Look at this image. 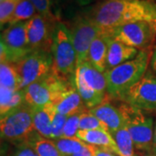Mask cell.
<instances>
[{"label": "cell", "mask_w": 156, "mask_h": 156, "mask_svg": "<svg viewBox=\"0 0 156 156\" xmlns=\"http://www.w3.org/2000/svg\"><path fill=\"white\" fill-rule=\"evenodd\" d=\"M87 17L101 32L129 23L152 22L156 18V3L151 0H103Z\"/></svg>", "instance_id": "cell-1"}, {"label": "cell", "mask_w": 156, "mask_h": 156, "mask_svg": "<svg viewBox=\"0 0 156 156\" xmlns=\"http://www.w3.org/2000/svg\"><path fill=\"white\" fill-rule=\"evenodd\" d=\"M150 57L149 50H140L134 59L107 70L104 73L107 94L121 100L128 89L144 76L147 71Z\"/></svg>", "instance_id": "cell-2"}, {"label": "cell", "mask_w": 156, "mask_h": 156, "mask_svg": "<svg viewBox=\"0 0 156 156\" xmlns=\"http://www.w3.org/2000/svg\"><path fill=\"white\" fill-rule=\"evenodd\" d=\"M0 130L2 139L18 146L29 144L38 134L34 128L33 108L23 102L21 106L1 116Z\"/></svg>", "instance_id": "cell-3"}, {"label": "cell", "mask_w": 156, "mask_h": 156, "mask_svg": "<svg viewBox=\"0 0 156 156\" xmlns=\"http://www.w3.org/2000/svg\"><path fill=\"white\" fill-rule=\"evenodd\" d=\"M51 54L53 70L64 79H71L76 69V54L69 29L62 23H56L52 31Z\"/></svg>", "instance_id": "cell-4"}, {"label": "cell", "mask_w": 156, "mask_h": 156, "mask_svg": "<svg viewBox=\"0 0 156 156\" xmlns=\"http://www.w3.org/2000/svg\"><path fill=\"white\" fill-rule=\"evenodd\" d=\"M73 78L61 77L52 69L48 75L22 89L24 103L32 108L54 104L67 89Z\"/></svg>", "instance_id": "cell-5"}, {"label": "cell", "mask_w": 156, "mask_h": 156, "mask_svg": "<svg viewBox=\"0 0 156 156\" xmlns=\"http://www.w3.org/2000/svg\"><path fill=\"white\" fill-rule=\"evenodd\" d=\"M124 119L125 127L132 137L135 148L140 151L154 149V119L143 110L123 102L118 107Z\"/></svg>", "instance_id": "cell-6"}, {"label": "cell", "mask_w": 156, "mask_h": 156, "mask_svg": "<svg viewBox=\"0 0 156 156\" xmlns=\"http://www.w3.org/2000/svg\"><path fill=\"white\" fill-rule=\"evenodd\" d=\"M101 34L138 50H150L156 41L151 23L146 21L126 23Z\"/></svg>", "instance_id": "cell-7"}, {"label": "cell", "mask_w": 156, "mask_h": 156, "mask_svg": "<svg viewBox=\"0 0 156 156\" xmlns=\"http://www.w3.org/2000/svg\"><path fill=\"white\" fill-rule=\"evenodd\" d=\"M14 65L20 78L19 89L22 90L52 70L53 57L50 51L32 50Z\"/></svg>", "instance_id": "cell-8"}, {"label": "cell", "mask_w": 156, "mask_h": 156, "mask_svg": "<svg viewBox=\"0 0 156 156\" xmlns=\"http://www.w3.org/2000/svg\"><path fill=\"white\" fill-rule=\"evenodd\" d=\"M30 51L27 40L26 22L11 25L2 32L0 44L1 62L14 64Z\"/></svg>", "instance_id": "cell-9"}, {"label": "cell", "mask_w": 156, "mask_h": 156, "mask_svg": "<svg viewBox=\"0 0 156 156\" xmlns=\"http://www.w3.org/2000/svg\"><path fill=\"white\" fill-rule=\"evenodd\" d=\"M140 110H156V76L147 70L138 83L132 86L121 99Z\"/></svg>", "instance_id": "cell-10"}, {"label": "cell", "mask_w": 156, "mask_h": 156, "mask_svg": "<svg viewBox=\"0 0 156 156\" xmlns=\"http://www.w3.org/2000/svg\"><path fill=\"white\" fill-rule=\"evenodd\" d=\"M76 54V66L88 60L90 45L94 39L102 33L87 16L76 17L69 29Z\"/></svg>", "instance_id": "cell-11"}, {"label": "cell", "mask_w": 156, "mask_h": 156, "mask_svg": "<svg viewBox=\"0 0 156 156\" xmlns=\"http://www.w3.org/2000/svg\"><path fill=\"white\" fill-rule=\"evenodd\" d=\"M26 33L30 50L50 51L52 45V34L50 31V23L42 16L36 14L26 21ZM51 52V51H50Z\"/></svg>", "instance_id": "cell-12"}, {"label": "cell", "mask_w": 156, "mask_h": 156, "mask_svg": "<svg viewBox=\"0 0 156 156\" xmlns=\"http://www.w3.org/2000/svg\"><path fill=\"white\" fill-rule=\"evenodd\" d=\"M53 105L57 113L68 117L87 111V108L84 105L76 87L74 78Z\"/></svg>", "instance_id": "cell-13"}, {"label": "cell", "mask_w": 156, "mask_h": 156, "mask_svg": "<svg viewBox=\"0 0 156 156\" xmlns=\"http://www.w3.org/2000/svg\"><path fill=\"white\" fill-rule=\"evenodd\" d=\"M89 111L100 120L110 134L125 127L124 119L119 108L113 106L106 99Z\"/></svg>", "instance_id": "cell-14"}, {"label": "cell", "mask_w": 156, "mask_h": 156, "mask_svg": "<svg viewBox=\"0 0 156 156\" xmlns=\"http://www.w3.org/2000/svg\"><path fill=\"white\" fill-rule=\"evenodd\" d=\"M75 76L79 77L88 87L101 95L107 94V81L104 73L95 69L89 62L85 61L78 64Z\"/></svg>", "instance_id": "cell-15"}, {"label": "cell", "mask_w": 156, "mask_h": 156, "mask_svg": "<svg viewBox=\"0 0 156 156\" xmlns=\"http://www.w3.org/2000/svg\"><path fill=\"white\" fill-rule=\"evenodd\" d=\"M76 137L83 140L86 144L111 151L116 155L120 156V152L115 140L106 129L79 130Z\"/></svg>", "instance_id": "cell-16"}, {"label": "cell", "mask_w": 156, "mask_h": 156, "mask_svg": "<svg viewBox=\"0 0 156 156\" xmlns=\"http://www.w3.org/2000/svg\"><path fill=\"white\" fill-rule=\"evenodd\" d=\"M108 37V44L107 70H109L122 63L132 60L138 55L140 50L137 49L129 47L128 45L120 43L111 37Z\"/></svg>", "instance_id": "cell-17"}, {"label": "cell", "mask_w": 156, "mask_h": 156, "mask_svg": "<svg viewBox=\"0 0 156 156\" xmlns=\"http://www.w3.org/2000/svg\"><path fill=\"white\" fill-rule=\"evenodd\" d=\"M56 113V108L53 104L33 108L34 128L41 136L52 139V123Z\"/></svg>", "instance_id": "cell-18"}, {"label": "cell", "mask_w": 156, "mask_h": 156, "mask_svg": "<svg viewBox=\"0 0 156 156\" xmlns=\"http://www.w3.org/2000/svg\"><path fill=\"white\" fill-rule=\"evenodd\" d=\"M108 37L103 34L96 37L90 45L88 55V60L99 71L105 73L107 70L108 59Z\"/></svg>", "instance_id": "cell-19"}, {"label": "cell", "mask_w": 156, "mask_h": 156, "mask_svg": "<svg viewBox=\"0 0 156 156\" xmlns=\"http://www.w3.org/2000/svg\"><path fill=\"white\" fill-rule=\"evenodd\" d=\"M24 102L22 90L0 87V115L1 116L21 106Z\"/></svg>", "instance_id": "cell-20"}, {"label": "cell", "mask_w": 156, "mask_h": 156, "mask_svg": "<svg viewBox=\"0 0 156 156\" xmlns=\"http://www.w3.org/2000/svg\"><path fill=\"white\" fill-rule=\"evenodd\" d=\"M74 80H75V84L77 89L78 93L82 97V100L87 108L91 109L95 107L100 105L101 103L105 100L106 95H101L100 93L90 89L76 76H74Z\"/></svg>", "instance_id": "cell-21"}, {"label": "cell", "mask_w": 156, "mask_h": 156, "mask_svg": "<svg viewBox=\"0 0 156 156\" xmlns=\"http://www.w3.org/2000/svg\"><path fill=\"white\" fill-rule=\"evenodd\" d=\"M0 87L20 90V78L13 63L1 62L0 64Z\"/></svg>", "instance_id": "cell-22"}, {"label": "cell", "mask_w": 156, "mask_h": 156, "mask_svg": "<svg viewBox=\"0 0 156 156\" xmlns=\"http://www.w3.org/2000/svg\"><path fill=\"white\" fill-rule=\"evenodd\" d=\"M39 156H64L60 153L52 140L47 139L37 134L29 142Z\"/></svg>", "instance_id": "cell-23"}, {"label": "cell", "mask_w": 156, "mask_h": 156, "mask_svg": "<svg viewBox=\"0 0 156 156\" xmlns=\"http://www.w3.org/2000/svg\"><path fill=\"white\" fill-rule=\"evenodd\" d=\"M111 135L116 143L120 156H134V142L126 127L112 133Z\"/></svg>", "instance_id": "cell-24"}, {"label": "cell", "mask_w": 156, "mask_h": 156, "mask_svg": "<svg viewBox=\"0 0 156 156\" xmlns=\"http://www.w3.org/2000/svg\"><path fill=\"white\" fill-rule=\"evenodd\" d=\"M52 140L54 141L57 149L64 156H72L73 154H76L86 146L85 142L76 137H61Z\"/></svg>", "instance_id": "cell-25"}, {"label": "cell", "mask_w": 156, "mask_h": 156, "mask_svg": "<svg viewBox=\"0 0 156 156\" xmlns=\"http://www.w3.org/2000/svg\"><path fill=\"white\" fill-rule=\"evenodd\" d=\"M36 14H37V11L30 0H20L8 24L11 26L18 23L26 22Z\"/></svg>", "instance_id": "cell-26"}, {"label": "cell", "mask_w": 156, "mask_h": 156, "mask_svg": "<svg viewBox=\"0 0 156 156\" xmlns=\"http://www.w3.org/2000/svg\"><path fill=\"white\" fill-rule=\"evenodd\" d=\"M101 128L106 129L100 120L89 111H85L80 115V130H92Z\"/></svg>", "instance_id": "cell-27"}, {"label": "cell", "mask_w": 156, "mask_h": 156, "mask_svg": "<svg viewBox=\"0 0 156 156\" xmlns=\"http://www.w3.org/2000/svg\"><path fill=\"white\" fill-rule=\"evenodd\" d=\"M20 0H1L0 1V23L1 27L9 23Z\"/></svg>", "instance_id": "cell-28"}, {"label": "cell", "mask_w": 156, "mask_h": 156, "mask_svg": "<svg viewBox=\"0 0 156 156\" xmlns=\"http://www.w3.org/2000/svg\"><path fill=\"white\" fill-rule=\"evenodd\" d=\"M36 9V11L40 16L44 18L48 23L55 22L56 17L53 15L50 9V0H30Z\"/></svg>", "instance_id": "cell-29"}, {"label": "cell", "mask_w": 156, "mask_h": 156, "mask_svg": "<svg viewBox=\"0 0 156 156\" xmlns=\"http://www.w3.org/2000/svg\"><path fill=\"white\" fill-rule=\"evenodd\" d=\"M80 115L81 114H76L68 117L62 137L73 138L76 136L77 132L80 130Z\"/></svg>", "instance_id": "cell-30"}, {"label": "cell", "mask_w": 156, "mask_h": 156, "mask_svg": "<svg viewBox=\"0 0 156 156\" xmlns=\"http://www.w3.org/2000/svg\"><path fill=\"white\" fill-rule=\"evenodd\" d=\"M67 119L68 116L56 112L52 123V139L51 140L61 138L63 136V129Z\"/></svg>", "instance_id": "cell-31"}, {"label": "cell", "mask_w": 156, "mask_h": 156, "mask_svg": "<svg viewBox=\"0 0 156 156\" xmlns=\"http://www.w3.org/2000/svg\"><path fill=\"white\" fill-rule=\"evenodd\" d=\"M15 156H39L36 151L28 144L19 146V148Z\"/></svg>", "instance_id": "cell-32"}, {"label": "cell", "mask_w": 156, "mask_h": 156, "mask_svg": "<svg viewBox=\"0 0 156 156\" xmlns=\"http://www.w3.org/2000/svg\"><path fill=\"white\" fill-rule=\"evenodd\" d=\"M91 146L94 156H118L111 151L107 150V149H104V148H101V147H95V146Z\"/></svg>", "instance_id": "cell-33"}, {"label": "cell", "mask_w": 156, "mask_h": 156, "mask_svg": "<svg viewBox=\"0 0 156 156\" xmlns=\"http://www.w3.org/2000/svg\"><path fill=\"white\" fill-rule=\"evenodd\" d=\"M150 70L156 76V46L152 48L150 62H149Z\"/></svg>", "instance_id": "cell-34"}, {"label": "cell", "mask_w": 156, "mask_h": 156, "mask_svg": "<svg viewBox=\"0 0 156 156\" xmlns=\"http://www.w3.org/2000/svg\"><path fill=\"white\" fill-rule=\"evenodd\" d=\"M72 156H94V154H93L91 146L89 145V144H86V146L79 153L76 154H73Z\"/></svg>", "instance_id": "cell-35"}, {"label": "cell", "mask_w": 156, "mask_h": 156, "mask_svg": "<svg viewBox=\"0 0 156 156\" xmlns=\"http://www.w3.org/2000/svg\"><path fill=\"white\" fill-rule=\"evenodd\" d=\"M76 1L81 5H89V4L93 3L94 1H96V0H76Z\"/></svg>", "instance_id": "cell-36"}, {"label": "cell", "mask_w": 156, "mask_h": 156, "mask_svg": "<svg viewBox=\"0 0 156 156\" xmlns=\"http://www.w3.org/2000/svg\"><path fill=\"white\" fill-rule=\"evenodd\" d=\"M151 23V25H152V27H153V30H154V34H155V39H156V18L154 20H153L152 22H149Z\"/></svg>", "instance_id": "cell-37"}, {"label": "cell", "mask_w": 156, "mask_h": 156, "mask_svg": "<svg viewBox=\"0 0 156 156\" xmlns=\"http://www.w3.org/2000/svg\"><path fill=\"white\" fill-rule=\"evenodd\" d=\"M154 145L156 147V121L154 122Z\"/></svg>", "instance_id": "cell-38"}, {"label": "cell", "mask_w": 156, "mask_h": 156, "mask_svg": "<svg viewBox=\"0 0 156 156\" xmlns=\"http://www.w3.org/2000/svg\"><path fill=\"white\" fill-rule=\"evenodd\" d=\"M153 151H154V155L156 156V147H154V149H153Z\"/></svg>", "instance_id": "cell-39"}, {"label": "cell", "mask_w": 156, "mask_h": 156, "mask_svg": "<svg viewBox=\"0 0 156 156\" xmlns=\"http://www.w3.org/2000/svg\"><path fill=\"white\" fill-rule=\"evenodd\" d=\"M143 156H155V155H143Z\"/></svg>", "instance_id": "cell-40"}, {"label": "cell", "mask_w": 156, "mask_h": 156, "mask_svg": "<svg viewBox=\"0 0 156 156\" xmlns=\"http://www.w3.org/2000/svg\"><path fill=\"white\" fill-rule=\"evenodd\" d=\"M151 1H153V2H154V1H155V0H151Z\"/></svg>", "instance_id": "cell-41"}]
</instances>
